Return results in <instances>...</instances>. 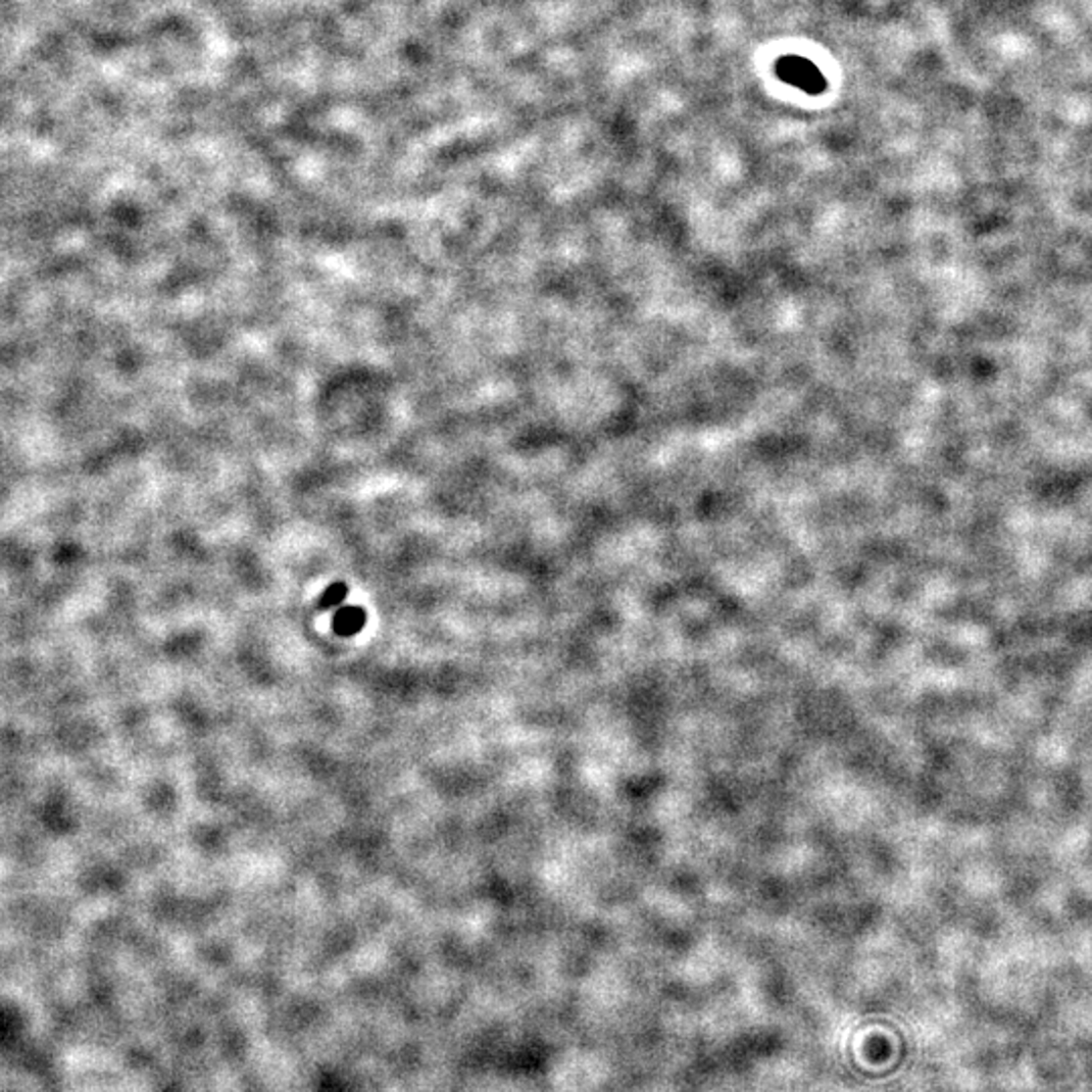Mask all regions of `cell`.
Masks as SVG:
<instances>
[{
  "label": "cell",
  "instance_id": "6da1fadb",
  "mask_svg": "<svg viewBox=\"0 0 1092 1092\" xmlns=\"http://www.w3.org/2000/svg\"><path fill=\"white\" fill-rule=\"evenodd\" d=\"M779 73L785 82L805 90V92H820L824 88V80L820 71L805 59L789 57L779 63Z\"/></svg>",
  "mask_w": 1092,
  "mask_h": 1092
},
{
  "label": "cell",
  "instance_id": "7a4b0ae2",
  "mask_svg": "<svg viewBox=\"0 0 1092 1092\" xmlns=\"http://www.w3.org/2000/svg\"><path fill=\"white\" fill-rule=\"evenodd\" d=\"M362 624V613L360 611H354V609H346L342 615H340V630H344L346 634L350 632H356Z\"/></svg>",
  "mask_w": 1092,
  "mask_h": 1092
}]
</instances>
